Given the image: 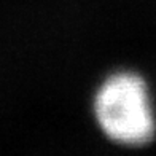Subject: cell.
I'll use <instances>...</instances> for the list:
<instances>
[{
    "instance_id": "1",
    "label": "cell",
    "mask_w": 156,
    "mask_h": 156,
    "mask_svg": "<svg viewBox=\"0 0 156 156\" xmlns=\"http://www.w3.org/2000/svg\"><path fill=\"white\" fill-rule=\"evenodd\" d=\"M94 119L112 142L142 147L156 136V113L145 78L132 70L108 75L96 89Z\"/></svg>"
}]
</instances>
